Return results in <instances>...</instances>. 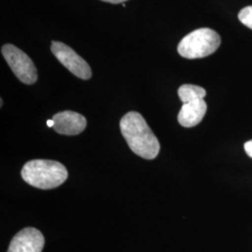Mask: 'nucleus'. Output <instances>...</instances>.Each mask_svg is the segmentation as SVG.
Returning a JSON list of instances; mask_svg holds the SVG:
<instances>
[{"label": "nucleus", "mask_w": 252, "mask_h": 252, "mask_svg": "<svg viewBox=\"0 0 252 252\" xmlns=\"http://www.w3.org/2000/svg\"><path fill=\"white\" fill-rule=\"evenodd\" d=\"M178 94L182 103H188L196 99H204L207 95V92L197 85L192 84H184L180 86L178 90Z\"/></svg>", "instance_id": "nucleus-9"}, {"label": "nucleus", "mask_w": 252, "mask_h": 252, "mask_svg": "<svg viewBox=\"0 0 252 252\" xmlns=\"http://www.w3.org/2000/svg\"><path fill=\"white\" fill-rule=\"evenodd\" d=\"M54 121L53 120H49L48 122H47V126H49V127H51V128H53L54 127Z\"/></svg>", "instance_id": "nucleus-13"}, {"label": "nucleus", "mask_w": 252, "mask_h": 252, "mask_svg": "<svg viewBox=\"0 0 252 252\" xmlns=\"http://www.w3.org/2000/svg\"><path fill=\"white\" fill-rule=\"evenodd\" d=\"M51 51L56 59L76 77L81 80H89L92 77L90 65L70 47L60 41H53Z\"/></svg>", "instance_id": "nucleus-5"}, {"label": "nucleus", "mask_w": 252, "mask_h": 252, "mask_svg": "<svg viewBox=\"0 0 252 252\" xmlns=\"http://www.w3.org/2000/svg\"><path fill=\"white\" fill-rule=\"evenodd\" d=\"M101 1L108 2V3H111V4H120V3H124L125 1H127V0H101Z\"/></svg>", "instance_id": "nucleus-12"}, {"label": "nucleus", "mask_w": 252, "mask_h": 252, "mask_svg": "<svg viewBox=\"0 0 252 252\" xmlns=\"http://www.w3.org/2000/svg\"><path fill=\"white\" fill-rule=\"evenodd\" d=\"M238 19L244 26L252 30V6H248L241 9L238 13Z\"/></svg>", "instance_id": "nucleus-10"}, {"label": "nucleus", "mask_w": 252, "mask_h": 252, "mask_svg": "<svg viewBox=\"0 0 252 252\" xmlns=\"http://www.w3.org/2000/svg\"><path fill=\"white\" fill-rule=\"evenodd\" d=\"M52 120L54 123V131L61 135H79L85 130L87 126V121L84 116L71 110L58 112Z\"/></svg>", "instance_id": "nucleus-7"}, {"label": "nucleus", "mask_w": 252, "mask_h": 252, "mask_svg": "<svg viewBox=\"0 0 252 252\" xmlns=\"http://www.w3.org/2000/svg\"><path fill=\"white\" fill-rule=\"evenodd\" d=\"M44 236L36 228L27 227L14 235L7 252H42Z\"/></svg>", "instance_id": "nucleus-6"}, {"label": "nucleus", "mask_w": 252, "mask_h": 252, "mask_svg": "<svg viewBox=\"0 0 252 252\" xmlns=\"http://www.w3.org/2000/svg\"><path fill=\"white\" fill-rule=\"evenodd\" d=\"M21 175L23 180L35 188L51 189L62 185L68 173L61 162L39 159L27 162Z\"/></svg>", "instance_id": "nucleus-2"}, {"label": "nucleus", "mask_w": 252, "mask_h": 252, "mask_svg": "<svg viewBox=\"0 0 252 252\" xmlns=\"http://www.w3.org/2000/svg\"><path fill=\"white\" fill-rule=\"evenodd\" d=\"M120 127L133 153L146 160L157 157L160 152L159 140L140 113L135 111L126 113L120 122Z\"/></svg>", "instance_id": "nucleus-1"}, {"label": "nucleus", "mask_w": 252, "mask_h": 252, "mask_svg": "<svg viewBox=\"0 0 252 252\" xmlns=\"http://www.w3.org/2000/svg\"><path fill=\"white\" fill-rule=\"evenodd\" d=\"M2 55L15 74V76L25 84H34L37 80V71L31 58L12 44H5L1 49Z\"/></svg>", "instance_id": "nucleus-4"}, {"label": "nucleus", "mask_w": 252, "mask_h": 252, "mask_svg": "<svg viewBox=\"0 0 252 252\" xmlns=\"http://www.w3.org/2000/svg\"><path fill=\"white\" fill-rule=\"evenodd\" d=\"M244 148H245V151H246L247 154H248L251 158H252V140H250V141L246 142Z\"/></svg>", "instance_id": "nucleus-11"}, {"label": "nucleus", "mask_w": 252, "mask_h": 252, "mask_svg": "<svg viewBox=\"0 0 252 252\" xmlns=\"http://www.w3.org/2000/svg\"><path fill=\"white\" fill-rule=\"evenodd\" d=\"M221 43L220 36L210 28H199L180 40L178 53L187 59H198L214 54Z\"/></svg>", "instance_id": "nucleus-3"}, {"label": "nucleus", "mask_w": 252, "mask_h": 252, "mask_svg": "<svg viewBox=\"0 0 252 252\" xmlns=\"http://www.w3.org/2000/svg\"><path fill=\"white\" fill-rule=\"evenodd\" d=\"M207 105L204 99H196L184 103L180 108L178 121L183 127L189 128L199 125L207 113Z\"/></svg>", "instance_id": "nucleus-8"}]
</instances>
